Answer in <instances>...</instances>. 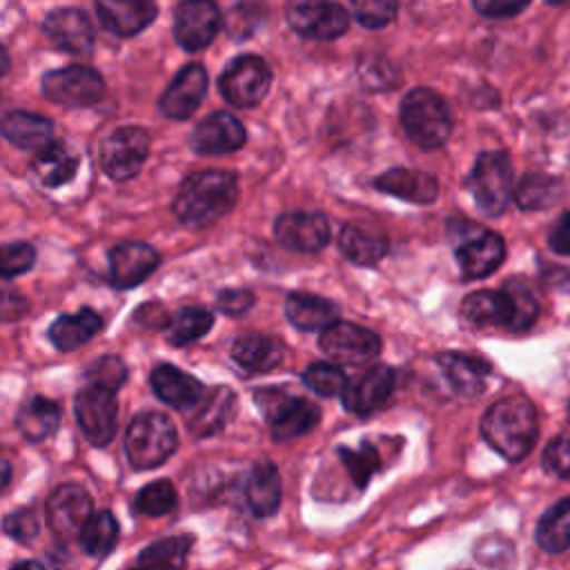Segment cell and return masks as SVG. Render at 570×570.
Segmentation results:
<instances>
[{"mask_svg": "<svg viewBox=\"0 0 570 570\" xmlns=\"http://www.w3.org/2000/svg\"><path fill=\"white\" fill-rule=\"evenodd\" d=\"M254 298L247 289H225L223 294H218V307L229 314V316H238L243 312H247L252 307Z\"/></svg>", "mask_w": 570, "mask_h": 570, "instance_id": "51", "label": "cell"}, {"mask_svg": "<svg viewBox=\"0 0 570 570\" xmlns=\"http://www.w3.org/2000/svg\"><path fill=\"white\" fill-rule=\"evenodd\" d=\"M205 91H207V71L203 65L191 62L176 73V78L169 82V87L160 96L158 107L163 116L174 120H185L198 109V105L205 98Z\"/></svg>", "mask_w": 570, "mask_h": 570, "instance_id": "17", "label": "cell"}, {"mask_svg": "<svg viewBox=\"0 0 570 570\" xmlns=\"http://www.w3.org/2000/svg\"><path fill=\"white\" fill-rule=\"evenodd\" d=\"M381 62L383 60H372V62H363L361 65V78H363V82L367 85V87H374V89H381V87H390V82L394 85L396 80H392V73L390 71H383L381 73Z\"/></svg>", "mask_w": 570, "mask_h": 570, "instance_id": "54", "label": "cell"}, {"mask_svg": "<svg viewBox=\"0 0 570 570\" xmlns=\"http://www.w3.org/2000/svg\"><path fill=\"white\" fill-rule=\"evenodd\" d=\"M116 539H118V523L109 510L91 512V517L78 532V543L89 557H107Z\"/></svg>", "mask_w": 570, "mask_h": 570, "instance_id": "37", "label": "cell"}, {"mask_svg": "<svg viewBox=\"0 0 570 570\" xmlns=\"http://www.w3.org/2000/svg\"><path fill=\"white\" fill-rule=\"evenodd\" d=\"M100 24L122 38L140 33L154 18V0H94Z\"/></svg>", "mask_w": 570, "mask_h": 570, "instance_id": "22", "label": "cell"}, {"mask_svg": "<svg viewBox=\"0 0 570 570\" xmlns=\"http://www.w3.org/2000/svg\"><path fill=\"white\" fill-rule=\"evenodd\" d=\"M341 252L356 265H376L387 254V238L363 225H345L338 236Z\"/></svg>", "mask_w": 570, "mask_h": 570, "instance_id": "34", "label": "cell"}, {"mask_svg": "<svg viewBox=\"0 0 570 570\" xmlns=\"http://www.w3.org/2000/svg\"><path fill=\"white\" fill-rule=\"evenodd\" d=\"M220 29V11L214 0H183L174 16V36L187 51L207 47Z\"/></svg>", "mask_w": 570, "mask_h": 570, "instance_id": "13", "label": "cell"}, {"mask_svg": "<svg viewBox=\"0 0 570 570\" xmlns=\"http://www.w3.org/2000/svg\"><path fill=\"white\" fill-rule=\"evenodd\" d=\"M568 421H570V403H568Z\"/></svg>", "mask_w": 570, "mask_h": 570, "instance_id": "58", "label": "cell"}, {"mask_svg": "<svg viewBox=\"0 0 570 570\" xmlns=\"http://www.w3.org/2000/svg\"><path fill=\"white\" fill-rule=\"evenodd\" d=\"M450 385L465 396H472L485 387V376L490 374V363L461 352H445L436 356Z\"/></svg>", "mask_w": 570, "mask_h": 570, "instance_id": "27", "label": "cell"}, {"mask_svg": "<svg viewBox=\"0 0 570 570\" xmlns=\"http://www.w3.org/2000/svg\"><path fill=\"white\" fill-rule=\"evenodd\" d=\"M394 370L390 365H374L343 390V405L356 416H370L383 407L394 390Z\"/></svg>", "mask_w": 570, "mask_h": 570, "instance_id": "16", "label": "cell"}, {"mask_svg": "<svg viewBox=\"0 0 570 570\" xmlns=\"http://www.w3.org/2000/svg\"><path fill=\"white\" fill-rule=\"evenodd\" d=\"M274 238L292 252H318L330 240V223L318 212H287L276 218Z\"/></svg>", "mask_w": 570, "mask_h": 570, "instance_id": "15", "label": "cell"}, {"mask_svg": "<svg viewBox=\"0 0 570 570\" xmlns=\"http://www.w3.org/2000/svg\"><path fill=\"white\" fill-rule=\"evenodd\" d=\"M2 136L20 149L38 151L53 138V125L49 118L31 111H11L0 122Z\"/></svg>", "mask_w": 570, "mask_h": 570, "instance_id": "26", "label": "cell"}, {"mask_svg": "<svg viewBox=\"0 0 570 570\" xmlns=\"http://www.w3.org/2000/svg\"><path fill=\"white\" fill-rule=\"evenodd\" d=\"M91 517V499L78 483H65L56 488L47 501V521L56 537H76Z\"/></svg>", "mask_w": 570, "mask_h": 570, "instance_id": "14", "label": "cell"}, {"mask_svg": "<svg viewBox=\"0 0 570 570\" xmlns=\"http://www.w3.org/2000/svg\"><path fill=\"white\" fill-rule=\"evenodd\" d=\"M232 358L245 372H267L281 363L283 343L263 334H245L234 341Z\"/></svg>", "mask_w": 570, "mask_h": 570, "instance_id": "30", "label": "cell"}, {"mask_svg": "<svg viewBox=\"0 0 570 570\" xmlns=\"http://www.w3.org/2000/svg\"><path fill=\"white\" fill-rule=\"evenodd\" d=\"M9 479H11V463L4 456V452H0V492L9 485Z\"/></svg>", "mask_w": 570, "mask_h": 570, "instance_id": "55", "label": "cell"}, {"mask_svg": "<svg viewBox=\"0 0 570 570\" xmlns=\"http://www.w3.org/2000/svg\"><path fill=\"white\" fill-rule=\"evenodd\" d=\"M7 69H9V56H7L4 47L0 45V78L7 73Z\"/></svg>", "mask_w": 570, "mask_h": 570, "instance_id": "56", "label": "cell"}, {"mask_svg": "<svg viewBox=\"0 0 570 570\" xmlns=\"http://www.w3.org/2000/svg\"><path fill=\"white\" fill-rule=\"evenodd\" d=\"M234 392L229 387H214L209 394H203L200 401L194 405L187 425L196 436H212L227 425V421L234 416Z\"/></svg>", "mask_w": 570, "mask_h": 570, "instance_id": "25", "label": "cell"}, {"mask_svg": "<svg viewBox=\"0 0 570 570\" xmlns=\"http://www.w3.org/2000/svg\"><path fill=\"white\" fill-rule=\"evenodd\" d=\"M42 31L51 45L67 53H87L94 45V27L87 13L73 7L49 11L42 20Z\"/></svg>", "mask_w": 570, "mask_h": 570, "instance_id": "18", "label": "cell"}, {"mask_svg": "<svg viewBox=\"0 0 570 570\" xmlns=\"http://www.w3.org/2000/svg\"><path fill=\"white\" fill-rule=\"evenodd\" d=\"M176 488L167 479H158L149 485H145L136 494V512L147 517H160L176 508Z\"/></svg>", "mask_w": 570, "mask_h": 570, "instance_id": "42", "label": "cell"}, {"mask_svg": "<svg viewBox=\"0 0 570 570\" xmlns=\"http://www.w3.org/2000/svg\"><path fill=\"white\" fill-rule=\"evenodd\" d=\"M2 530L11 539H16L20 543H27V541H31L38 534V519H36L33 510L22 508V510H16V512L4 517Z\"/></svg>", "mask_w": 570, "mask_h": 570, "instance_id": "49", "label": "cell"}, {"mask_svg": "<svg viewBox=\"0 0 570 570\" xmlns=\"http://www.w3.org/2000/svg\"><path fill=\"white\" fill-rule=\"evenodd\" d=\"M16 423L24 439L42 441L58 430L60 410L53 401H49L45 396H31L29 401H24L20 405Z\"/></svg>", "mask_w": 570, "mask_h": 570, "instance_id": "35", "label": "cell"}, {"mask_svg": "<svg viewBox=\"0 0 570 570\" xmlns=\"http://www.w3.org/2000/svg\"><path fill=\"white\" fill-rule=\"evenodd\" d=\"M272 82V71L261 56L245 53L234 58L227 69L220 73L218 87L223 98L234 107H254L258 105Z\"/></svg>", "mask_w": 570, "mask_h": 570, "instance_id": "7", "label": "cell"}, {"mask_svg": "<svg viewBox=\"0 0 570 570\" xmlns=\"http://www.w3.org/2000/svg\"><path fill=\"white\" fill-rule=\"evenodd\" d=\"M149 134L140 127H120L100 147V165L111 180L134 178L149 154Z\"/></svg>", "mask_w": 570, "mask_h": 570, "instance_id": "10", "label": "cell"}, {"mask_svg": "<svg viewBox=\"0 0 570 570\" xmlns=\"http://www.w3.org/2000/svg\"><path fill=\"white\" fill-rule=\"evenodd\" d=\"M476 207L488 216H499L514 194V171L505 151H483L468 178Z\"/></svg>", "mask_w": 570, "mask_h": 570, "instance_id": "6", "label": "cell"}, {"mask_svg": "<svg viewBox=\"0 0 570 570\" xmlns=\"http://www.w3.org/2000/svg\"><path fill=\"white\" fill-rule=\"evenodd\" d=\"M318 343L330 358L350 365L365 363L381 352V338L374 332L338 318L323 327Z\"/></svg>", "mask_w": 570, "mask_h": 570, "instance_id": "12", "label": "cell"}, {"mask_svg": "<svg viewBox=\"0 0 570 570\" xmlns=\"http://www.w3.org/2000/svg\"><path fill=\"white\" fill-rule=\"evenodd\" d=\"M537 546L550 554L566 552L570 548V497L557 501L543 512L534 530Z\"/></svg>", "mask_w": 570, "mask_h": 570, "instance_id": "36", "label": "cell"}, {"mask_svg": "<svg viewBox=\"0 0 570 570\" xmlns=\"http://www.w3.org/2000/svg\"><path fill=\"white\" fill-rule=\"evenodd\" d=\"M189 548H191V537H187V534L160 539L140 552L138 566H142V568H183L187 561Z\"/></svg>", "mask_w": 570, "mask_h": 570, "instance_id": "39", "label": "cell"}, {"mask_svg": "<svg viewBox=\"0 0 570 570\" xmlns=\"http://www.w3.org/2000/svg\"><path fill=\"white\" fill-rule=\"evenodd\" d=\"M356 22L365 29H383L399 13V0H350Z\"/></svg>", "mask_w": 570, "mask_h": 570, "instance_id": "44", "label": "cell"}, {"mask_svg": "<svg viewBox=\"0 0 570 570\" xmlns=\"http://www.w3.org/2000/svg\"><path fill=\"white\" fill-rule=\"evenodd\" d=\"M158 252L140 240L120 243L109 252V276L116 287H136L158 267Z\"/></svg>", "mask_w": 570, "mask_h": 570, "instance_id": "20", "label": "cell"}, {"mask_svg": "<svg viewBox=\"0 0 570 570\" xmlns=\"http://www.w3.org/2000/svg\"><path fill=\"white\" fill-rule=\"evenodd\" d=\"M176 443V428L160 412L138 414L125 434V452L129 463L138 470H149L165 463L174 454Z\"/></svg>", "mask_w": 570, "mask_h": 570, "instance_id": "4", "label": "cell"}, {"mask_svg": "<svg viewBox=\"0 0 570 570\" xmlns=\"http://www.w3.org/2000/svg\"><path fill=\"white\" fill-rule=\"evenodd\" d=\"M85 376H87L89 385H98V387L116 392L125 383V379H127V367H125L120 356L105 354V356H100L98 361H94L87 367Z\"/></svg>", "mask_w": 570, "mask_h": 570, "instance_id": "46", "label": "cell"}, {"mask_svg": "<svg viewBox=\"0 0 570 570\" xmlns=\"http://www.w3.org/2000/svg\"><path fill=\"white\" fill-rule=\"evenodd\" d=\"M36 261V249L29 243H7L0 245V276L13 278L18 274H24Z\"/></svg>", "mask_w": 570, "mask_h": 570, "instance_id": "47", "label": "cell"}, {"mask_svg": "<svg viewBox=\"0 0 570 570\" xmlns=\"http://www.w3.org/2000/svg\"><path fill=\"white\" fill-rule=\"evenodd\" d=\"M541 461H543L546 472H550L559 479H570V439L568 436L552 439L546 445Z\"/></svg>", "mask_w": 570, "mask_h": 570, "instance_id": "48", "label": "cell"}, {"mask_svg": "<svg viewBox=\"0 0 570 570\" xmlns=\"http://www.w3.org/2000/svg\"><path fill=\"white\" fill-rule=\"evenodd\" d=\"M503 292L508 294L510 298V307H512V316H510V323H508V330L510 332H523L528 330L534 318H537V312H539V305H537V298L534 294L523 285V283H517V281H508Z\"/></svg>", "mask_w": 570, "mask_h": 570, "instance_id": "41", "label": "cell"}, {"mask_svg": "<svg viewBox=\"0 0 570 570\" xmlns=\"http://www.w3.org/2000/svg\"><path fill=\"white\" fill-rule=\"evenodd\" d=\"M238 198V180L232 171L207 169L187 176L174 198L176 218L191 227L203 229L220 220Z\"/></svg>", "mask_w": 570, "mask_h": 570, "instance_id": "1", "label": "cell"}, {"mask_svg": "<svg viewBox=\"0 0 570 570\" xmlns=\"http://www.w3.org/2000/svg\"><path fill=\"white\" fill-rule=\"evenodd\" d=\"M149 383L156 396L176 410H191L205 394L203 383L198 379H194L191 374H185L174 365L154 367Z\"/></svg>", "mask_w": 570, "mask_h": 570, "instance_id": "23", "label": "cell"}, {"mask_svg": "<svg viewBox=\"0 0 570 570\" xmlns=\"http://www.w3.org/2000/svg\"><path fill=\"white\" fill-rule=\"evenodd\" d=\"M548 4H552V7H559V4H566V2H570V0H546Z\"/></svg>", "mask_w": 570, "mask_h": 570, "instance_id": "57", "label": "cell"}, {"mask_svg": "<svg viewBox=\"0 0 570 570\" xmlns=\"http://www.w3.org/2000/svg\"><path fill=\"white\" fill-rule=\"evenodd\" d=\"M532 0H472V7L483 18H512L521 13Z\"/></svg>", "mask_w": 570, "mask_h": 570, "instance_id": "50", "label": "cell"}, {"mask_svg": "<svg viewBox=\"0 0 570 570\" xmlns=\"http://www.w3.org/2000/svg\"><path fill=\"white\" fill-rule=\"evenodd\" d=\"M285 18L296 33L314 40H334L350 27L347 11L334 0H287Z\"/></svg>", "mask_w": 570, "mask_h": 570, "instance_id": "8", "label": "cell"}, {"mask_svg": "<svg viewBox=\"0 0 570 570\" xmlns=\"http://www.w3.org/2000/svg\"><path fill=\"white\" fill-rule=\"evenodd\" d=\"M512 196L521 209H546L559 200L561 183L548 174H525Z\"/></svg>", "mask_w": 570, "mask_h": 570, "instance_id": "38", "label": "cell"}, {"mask_svg": "<svg viewBox=\"0 0 570 570\" xmlns=\"http://www.w3.org/2000/svg\"><path fill=\"white\" fill-rule=\"evenodd\" d=\"M245 138V127L236 116L227 111H214L196 125L189 145L198 154H229L240 149Z\"/></svg>", "mask_w": 570, "mask_h": 570, "instance_id": "19", "label": "cell"}, {"mask_svg": "<svg viewBox=\"0 0 570 570\" xmlns=\"http://www.w3.org/2000/svg\"><path fill=\"white\" fill-rule=\"evenodd\" d=\"M254 401L272 425V436L276 441H292L309 432L321 421V410L312 401L303 396H292L283 390H256Z\"/></svg>", "mask_w": 570, "mask_h": 570, "instance_id": "5", "label": "cell"}, {"mask_svg": "<svg viewBox=\"0 0 570 570\" xmlns=\"http://www.w3.org/2000/svg\"><path fill=\"white\" fill-rule=\"evenodd\" d=\"M454 256H456L463 278H468V281L485 278L503 263L505 243L499 234L481 229L474 238L461 243L456 247Z\"/></svg>", "mask_w": 570, "mask_h": 570, "instance_id": "21", "label": "cell"}, {"mask_svg": "<svg viewBox=\"0 0 570 570\" xmlns=\"http://www.w3.org/2000/svg\"><path fill=\"white\" fill-rule=\"evenodd\" d=\"M303 381L309 390H314L321 396H336L343 394L347 379L341 367L332 363H312L303 372Z\"/></svg>", "mask_w": 570, "mask_h": 570, "instance_id": "43", "label": "cell"}, {"mask_svg": "<svg viewBox=\"0 0 570 570\" xmlns=\"http://www.w3.org/2000/svg\"><path fill=\"white\" fill-rule=\"evenodd\" d=\"M399 116L407 138L421 149H436L452 134V116L445 100L428 87L407 91L401 100Z\"/></svg>", "mask_w": 570, "mask_h": 570, "instance_id": "3", "label": "cell"}, {"mask_svg": "<svg viewBox=\"0 0 570 570\" xmlns=\"http://www.w3.org/2000/svg\"><path fill=\"white\" fill-rule=\"evenodd\" d=\"M481 434L501 456L521 461L532 450L539 434L537 410L521 394L503 396L485 410Z\"/></svg>", "mask_w": 570, "mask_h": 570, "instance_id": "2", "label": "cell"}, {"mask_svg": "<svg viewBox=\"0 0 570 570\" xmlns=\"http://www.w3.org/2000/svg\"><path fill=\"white\" fill-rule=\"evenodd\" d=\"M27 307L29 303L24 296L9 287H0V321H18Z\"/></svg>", "mask_w": 570, "mask_h": 570, "instance_id": "52", "label": "cell"}, {"mask_svg": "<svg viewBox=\"0 0 570 570\" xmlns=\"http://www.w3.org/2000/svg\"><path fill=\"white\" fill-rule=\"evenodd\" d=\"M338 456L343 459L352 481L358 485V488H365L370 476L379 470L381 465V459H379V452L370 445V443H363L361 448L356 450H350V448H341L338 450Z\"/></svg>", "mask_w": 570, "mask_h": 570, "instance_id": "45", "label": "cell"}, {"mask_svg": "<svg viewBox=\"0 0 570 570\" xmlns=\"http://www.w3.org/2000/svg\"><path fill=\"white\" fill-rule=\"evenodd\" d=\"M374 187L396 198L421 203V205L432 203L439 194V180L432 174L419 171V169H403V167L383 171L374 180Z\"/></svg>", "mask_w": 570, "mask_h": 570, "instance_id": "24", "label": "cell"}, {"mask_svg": "<svg viewBox=\"0 0 570 570\" xmlns=\"http://www.w3.org/2000/svg\"><path fill=\"white\" fill-rule=\"evenodd\" d=\"M76 419L89 443L107 445L114 439L118 423V401L114 390L98 385L85 387L76 396Z\"/></svg>", "mask_w": 570, "mask_h": 570, "instance_id": "11", "label": "cell"}, {"mask_svg": "<svg viewBox=\"0 0 570 570\" xmlns=\"http://www.w3.org/2000/svg\"><path fill=\"white\" fill-rule=\"evenodd\" d=\"M40 87L51 102L65 107H89L105 96L102 76L96 69L82 65H71L45 73Z\"/></svg>", "mask_w": 570, "mask_h": 570, "instance_id": "9", "label": "cell"}, {"mask_svg": "<svg viewBox=\"0 0 570 570\" xmlns=\"http://www.w3.org/2000/svg\"><path fill=\"white\" fill-rule=\"evenodd\" d=\"M285 316L298 330H323L338 318V307L321 296L307 292H294L285 298Z\"/></svg>", "mask_w": 570, "mask_h": 570, "instance_id": "29", "label": "cell"}, {"mask_svg": "<svg viewBox=\"0 0 570 570\" xmlns=\"http://www.w3.org/2000/svg\"><path fill=\"white\" fill-rule=\"evenodd\" d=\"M548 243L557 254H570V212H566L550 229Z\"/></svg>", "mask_w": 570, "mask_h": 570, "instance_id": "53", "label": "cell"}, {"mask_svg": "<svg viewBox=\"0 0 570 570\" xmlns=\"http://www.w3.org/2000/svg\"><path fill=\"white\" fill-rule=\"evenodd\" d=\"M214 316L203 307H185L167 323V341L171 345H185L212 330Z\"/></svg>", "mask_w": 570, "mask_h": 570, "instance_id": "40", "label": "cell"}, {"mask_svg": "<svg viewBox=\"0 0 570 570\" xmlns=\"http://www.w3.org/2000/svg\"><path fill=\"white\" fill-rule=\"evenodd\" d=\"M31 167L45 187H60L76 176L78 156L67 145L51 140L47 147L36 151Z\"/></svg>", "mask_w": 570, "mask_h": 570, "instance_id": "31", "label": "cell"}, {"mask_svg": "<svg viewBox=\"0 0 570 570\" xmlns=\"http://www.w3.org/2000/svg\"><path fill=\"white\" fill-rule=\"evenodd\" d=\"M245 499L249 510L258 517H272L281 505V474L269 461H261L252 468L245 483Z\"/></svg>", "mask_w": 570, "mask_h": 570, "instance_id": "28", "label": "cell"}, {"mask_svg": "<svg viewBox=\"0 0 570 570\" xmlns=\"http://www.w3.org/2000/svg\"><path fill=\"white\" fill-rule=\"evenodd\" d=\"M461 316L474 325H503L508 327L512 307L508 294L501 292H490V289H479L472 292L463 298L461 303Z\"/></svg>", "mask_w": 570, "mask_h": 570, "instance_id": "33", "label": "cell"}, {"mask_svg": "<svg viewBox=\"0 0 570 570\" xmlns=\"http://www.w3.org/2000/svg\"><path fill=\"white\" fill-rule=\"evenodd\" d=\"M100 327H102V318L94 309L85 307L76 314L58 316L49 327V338L58 350L69 352L85 345Z\"/></svg>", "mask_w": 570, "mask_h": 570, "instance_id": "32", "label": "cell"}]
</instances>
